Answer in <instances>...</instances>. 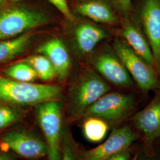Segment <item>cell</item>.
<instances>
[{"mask_svg":"<svg viewBox=\"0 0 160 160\" xmlns=\"http://www.w3.org/2000/svg\"><path fill=\"white\" fill-rule=\"evenodd\" d=\"M61 92L55 85L22 82L0 77V102L19 105H32L54 100Z\"/></svg>","mask_w":160,"mask_h":160,"instance_id":"cell-1","label":"cell"},{"mask_svg":"<svg viewBox=\"0 0 160 160\" xmlns=\"http://www.w3.org/2000/svg\"><path fill=\"white\" fill-rule=\"evenodd\" d=\"M112 46L141 92L148 93L160 88V75L154 66L139 57L119 37L114 38Z\"/></svg>","mask_w":160,"mask_h":160,"instance_id":"cell-2","label":"cell"},{"mask_svg":"<svg viewBox=\"0 0 160 160\" xmlns=\"http://www.w3.org/2000/svg\"><path fill=\"white\" fill-rule=\"evenodd\" d=\"M138 104V97L132 92H108L88 108L84 115L118 124L131 118L136 112Z\"/></svg>","mask_w":160,"mask_h":160,"instance_id":"cell-3","label":"cell"},{"mask_svg":"<svg viewBox=\"0 0 160 160\" xmlns=\"http://www.w3.org/2000/svg\"><path fill=\"white\" fill-rule=\"evenodd\" d=\"M48 22L45 13L25 6L0 10V40H4L40 26Z\"/></svg>","mask_w":160,"mask_h":160,"instance_id":"cell-4","label":"cell"},{"mask_svg":"<svg viewBox=\"0 0 160 160\" xmlns=\"http://www.w3.org/2000/svg\"><path fill=\"white\" fill-rule=\"evenodd\" d=\"M37 117L46 138L48 160H61L62 115L60 104L54 100L39 104Z\"/></svg>","mask_w":160,"mask_h":160,"instance_id":"cell-5","label":"cell"},{"mask_svg":"<svg viewBox=\"0 0 160 160\" xmlns=\"http://www.w3.org/2000/svg\"><path fill=\"white\" fill-rule=\"evenodd\" d=\"M133 13L148 41L160 76V0H139Z\"/></svg>","mask_w":160,"mask_h":160,"instance_id":"cell-6","label":"cell"},{"mask_svg":"<svg viewBox=\"0 0 160 160\" xmlns=\"http://www.w3.org/2000/svg\"><path fill=\"white\" fill-rule=\"evenodd\" d=\"M90 63L97 74L114 86L126 90L137 87L112 46L94 55Z\"/></svg>","mask_w":160,"mask_h":160,"instance_id":"cell-7","label":"cell"},{"mask_svg":"<svg viewBox=\"0 0 160 160\" xmlns=\"http://www.w3.org/2000/svg\"><path fill=\"white\" fill-rule=\"evenodd\" d=\"M110 90V86L106 80L96 71L88 70L75 89L72 97L75 114H84L88 108Z\"/></svg>","mask_w":160,"mask_h":160,"instance_id":"cell-8","label":"cell"},{"mask_svg":"<svg viewBox=\"0 0 160 160\" xmlns=\"http://www.w3.org/2000/svg\"><path fill=\"white\" fill-rule=\"evenodd\" d=\"M139 138V135L129 126L114 128L108 138L95 148L84 151L81 160H106L113 155L128 150Z\"/></svg>","mask_w":160,"mask_h":160,"instance_id":"cell-9","label":"cell"},{"mask_svg":"<svg viewBox=\"0 0 160 160\" xmlns=\"http://www.w3.org/2000/svg\"><path fill=\"white\" fill-rule=\"evenodd\" d=\"M116 36L122 39L139 57L155 68L151 48L133 12L129 17H120Z\"/></svg>","mask_w":160,"mask_h":160,"instance_id":"cell-10","label":"cell"},{"mask_svg":"<svg viewBox=\"0 0 160 160\" xmlns=\"http://www.w3.org/2000/svg\"><path fill=\"white\" fill-rule=\"evenodd\" d=\"M133 125L140 132L145 143L151 145L160 138V88L151 102L131 118Z\"/></svg>","mask_w":160,"mask_h":160,"instance_id":"cell-11","label":"cell"},{"mask_svg":"<svg viewBox=\"0 0 160 160\" xmlns=\"http://www.w3.org/2000/svg\"><path fill=\"white\" fill-rule=\"evenodd\" d=\"M3 141L17 154L26 158H39L48 154L46 143L26 132H10L4 136Z\"/></svg>","mask_w":160,"mask_h":160,"instance_id":"cell-12","label":"cell"},{"mask_svg":"<svg viewBox=\"0 0 160 160\" xmlns=\"http://www.w3.org/2000/svg\"><path fill=\"white\" fill-rule=\"evenodd\" d=\"M75 10L94 23L117 28L120 22V17L114 8L113 1L82 0L77 4Z\"/></svg>","mask_w":160,"mask_h":160,"instance_id":"cell-13","label":"cell"},{"mask_svg":"<svg viewBox=\"0 0 160 160\" xmlns=\"http://www.w3.org/2000/svg\"><path fill=\"white\" fill-rule=\"evenodd\" d=\"M110 36L108 30L87 21L78 24L75 29V43L82 55L92 53L101 42Z\"/></svg>","mask_w":160,"mask_h":160,"instance_id":"cell-14","label":"cell"},{"mask_svg":"<svg viewBox=\"0 0 160 160\" xmlns=\"http://www.w3.org/2000/svg\"><path fill=\"white\" fill-rule=\"evenodd\" d=\"M37 52L50 61L60 80L65 78L70 68L71 61L68 52L62 40L58 38L48 40L38 48Z\"/></svg>","mask_w":160,"mask_h":160,"instance_id":"cell-15","label":"cell"},{"mask_svg":"<svg viewBox=\"0 0 160 160\" xmlns=\"http://www.w3.org/2000/svg\"><path fill=\"white\" fill-rule=\"evenodd\" d=\"M32 36L30 33H25L11 40L0 42V63L7 62L23 52Z\"/></svg>","mask_w":160,"mask_h":160,"instance_id":"cell-16","label":"cell"},{"mask_svg":"<svg viewBox=\"0 0 160 160\" xmlns=\"http://www.w3.org/2000/svg\"><path fill=\"white\" fill-rule=\"evenodd\" d=\"M87 118L82 126L85 137L92 142H101L108 132L109 123L95 116H87Z\"/></svg>","mask_w":160,"mask_h":160,"instance_id":"cell-17","label":"cell"},{"mask_svg":"<svg viewBox=\"0 0 160 160\" xmlns=\"http://www.w3.org/2000/svg\"><path fill=\"white\" fill-rule=\"evenodd\" d=\"M23 61L29 63L36 72L38 78L43 81H50L57 76L53 66L44 55H40L29 57L23 59Z\"/></svg>","mask_w":160,"mask_h":160,"instance_id":"cell-18","label":"cell"},{"mask_svg":"<svg viewBox=\"0 0 160 160\" xmlns=\"http://www.w3.org/2000/svg\"><path fill=\"white\" fill-rule=\"evenodd\" d=\"M4 73L12 80L22 82H32L38 78L33 68L23 61L9 66Z\"/></svg>","mask_w":160,"mask_h":160,"instance_id":"cell-19","label":"cell"},{"mask_svg":"<svg viewBox=\"0 0 160 160\" xmlns=\"http://www.w3.org/2000/svg\"><path fill=\"white\" fill-rule=\"evenodd\" d=\"M61 160H78L77 152L66 129H62L61 139Z\"/></svg>","mask_w":160,"mask_h":160,"instance_id":"cell-20","label":"cell"},{"mask_svg":"<svg viewBox=\"0 0 160 160\" xmlns=\"http://www.w3.org/2000/svg\"><path fill=\"white\" fill-rule=\"evenodd\" d=\"M18 117L15 110L8 106H0V129L15 122Z\"/></svg>","mask_w":160,"mask_h":160,"instance_id":"cell-21","label":"cell"},{"mask_svg":"<svg viewBox=\"0 0 160 160\" xmlns=\"http://www.w3.org/2000/svg\"><path fill=\"white\" fill-rule=\"evenodd\" d=\"M114 8L120 17H128L133 12L132 0H113Z\"/></svg>","mask_w":160,"mask_h":160,"instance_id":"cell-22","label":"cell"},{"mask_svg":"<svg viewBox=\"0 0 160 160\" xmlns=\"http://www.w3.org/2000/svg\"><path fill=\"white\" fill-rule=\"evenodd\" d=\"M67 19L73 20L74 17L69 10L67 0H48Z\"/></svg>","mask_w":160,"mask_h":160,"instance_id":"cell-23","label":"cell"},{"mask_svg":"<svg viewBox=\"0 0 160 160\" xmlns=\"http://www.w3.org/2000/svg\"><path fill=\"white\" fill-rule=\"evenodd\" d=\"M130 159L131 154L128 150H126L113 155L106 160H129Z\"/></svg>","mask_w":160,"mask_h":160,"instance_id":"cell-24","label":"cell"},{"mask_svg":"<svg viewBox=\"0 0 160 160\" xmlns=\"http://www.w3.org/2000/svg\"><path fill=\"white\" fill-rule=\"evenodd\" d=\"M138 160H160L158 158H156L155 157H153V156H148V155H144L142 156V158H139V156H138Z\"/></svg>","mask_w":160,"mask_h":160,"instance_id":"cell-25","label":"cell"},{"mask_svg":"<svg viewBox=\"0 0 160 160\" xmlns=\"http://www.w3.org/2000/svg\"><path fill=\"white\" fill-rule=\"evenodd\" d=\"M0 160H13L10 155H0Z\"/></svg>","mask_w":160,"mask_h":160,"instance_id":"cell-26","label":"cell"},{"mask_svg":"<svg viewBox=\"0 0 160 160\" xmlns=\"http://www.w3.org/2000/svg\"><path fill=\"white\" fill-rule=\"evenodd\" d=\"M138 155H135L132 158H131L129 160H138Z\"/></svg>","mask_w":160,"mask_h":160,"instance_id":"cell-27","label":"cell"},{"mask_svg":"<svg viewBox=\"0 0 160 160\" xmlns=\"http://www.w3.org/2000/svg\"><path fill=\"white\" fill-rule=\"evenodd\" d=\"M7 1H12V2H16V1H20V0H7Z\"/></svg>","mask_w":160,"mask_h":160,"instance_id":"cell-28","label":"cell"},{"mask_svg":"<svg viewBox=\"0 0 160 160\" xmlns=\"http://www.w3.org/2000/svg\"><path fill=\"white\" fill-rule=\"evenodd\" d=\"M2 1H3V0H0V4L2 2Z\"/></svg>","mask_w":160,"mask_h":160,"instance_id":"cell-29","label":"cell"}]
</instances>
